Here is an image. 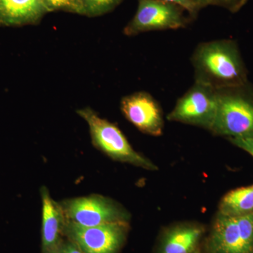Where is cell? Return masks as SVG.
I'll return each instance as SVG.
<instances>
[{"instance_id": "cell-1", "label": "cell", "mask_w": 253, "mask_h": 253, "mask_svg": "<svg viewBox=\"0 0 253 253\" xmlns=\"http://www.w3.org/2000/svg\"><path fill=\"white\" fill-rule=\"evenodd\" d=\"M191 62L194 82L215 90L242 85L249 82V71L234 40L200 43L191 55Z\"/></svg>"}, {"instance_id": "cell-2", "label": "cell", "mask_w": 253, "mask_h": 253, "mask_svg": "<svg viewBox=\"0 0 253 253\" xmlns=\"http://www.w3.org/2000/svg\"><path fill=\"white\" fill-rule=\"evenodd\" d=\"M217 91V106L211 131L230 138L253 136V85H242Z\"/></svg>"}, {"instance_id": "cell-3", "label": "cell", "mask_w": 253, "mask_h": 253, "mask_svg": "<svg viewBox=\"0 0 253 253\" xmlns=\"http://www.w3.org/2000/svg\"><path fill=\"white\" fill-rule=\"evenodd\" d=\"M77 113L89 126L91 143L96 149L114 161L151 170L157 169L154 163L131 147L116 124L101 118L90 107L78 109Z\"/></svg>"}, {"instance_id": "cell-4", "label": "cell", "mask_w": 253, "mask_h": 253, "mask_svg": "<svg viewBox=\"0 0 253 253\" xmlns=\"http://www.w3.org/2000/svg\"><path fill=\"white\" fill-rule=\"evenodd\" d=\"M68 222L91 227L116 222H129V212L121 205L99 194L71 198L59 202Z\"/></svg>"}, {"instance_id": "cell-5", "label": "cell", "mask_w": 253, "mask_h": 253, "mask_svg": "<svg viewBox=\"0 0 253 253\" xmlns=\"http://www.w3.org/2000/svg\"><path fill=\"white\" fill-rule=\"evenodd\" d=\"M193 18L184 8L163 0H138L134 16L123 29L126 36L151 31L177 30L187 27Z\"/></svg>"}, {"instance_id": "cell-6", "label": "cell", "mask_w": 253, "mask_h": 253, "mask_svg": "<svg viewBox=\"0 0 253 253\" xmlns=\"http://www.w3.org/2000/svg\"><path fill=\"white\" fill-rule=\"evenodd\" d=\"M217 91L194 82L168 114L169 121L204 127L211 131L217 112Z\"/></svg>"}, {"instance_id": "cell-7", "label": "cell", "mask_w": 253, "mask_h": 253, "mask_svg": "<svg viewBox=\"0 0 253 253\" xmlns=\"http://www.w3.org/2000/svg\"><path fill=\"white\" fill-rule=\"evenodd\" d=\"M129 232V222H116L91 227L66 221L65 236L83 253H119Z\"/></svg>"}, {"instance_id": "cell-8", "label": "cell", "mask_w": 253, "mask_h": 253, "mask_svg": "<svg viewBox=\"0 0 253 253\" xmlns=\"http://www.w3.org/2000/svg\"><path fill=\"white\" fill-rule=\"evenodd\" d=\"M208 250L210 253H253V212L239 217L219 214Z\"/></svg>"}, {"instance_id": "cell-9", "label": "cell", "mask_w": 253, "mask_h": 253, "mask_svg": "<svg viewBox=\"0 0 253 253\" xmlns=\"http://www.w3.org/2000/svg\"><path fill=\"white\" fill-rule=\"evenodd\" d=\"M121 110L125 118L139 131L151 136H161L164 127L162 109L149 92L136 91L123 97Z\"/></svg>"}, {"instance_id": "cell-10", "label": "cell", "mask_w": 253, "mask_h": 253, "mask_svg": "<svg viewBox=\"0 0 253 253\" xmlns=\"http://www.w3.org/2000/svg\"><path fill=\"white\" fill-rule=\"evenodd\" d=\"M41 253H55L66 239V219L59 202L51 198L49 189L42 186Z\"/></svg>"}, {"instance_id": "cell-11", "label": "cell", "mask_w": 253, "mask_h": 253, "mask_svg": "<svg viewBox=\"0 0 253 253\" xmlns=\"http://www.w3.org/2000/svg\"><path fill=\"white\" fill-rule=\"evenodd\" d=\"M48 13L43 0H0V27L36 26Z\"/></svg>"}, {"instance_id": "cell-12", "label": "cell", "mask_w": 253, "mask_h": 253, "mask_svg": "<svg viewBox=\"0 0 253 253\" xmlns=\"http://www.w3.org/2000/svg\"><path fill=\"white\" fill-rule=\"evenodd\" d=\"M202 234L197 226L174 228L165 236L160 253H194Z\"/></svg>"}, {"instance_id": "cell-13", "label": "cell", "mask_w": 253, "mask_h": 253, "mask_svg": "<svg viewBox=\"0 0 253 253\" xmlns=\"http://www.w3.org/2000/svg\"><path fill=\"white\" fill-rule=\"evenodd\" d=\"M220 214L239 217L253 212V185L233 190L223 198Z\"/></svg>"}, {"instance_id": "cell-14", "label": "cell", "mask_w": 253, "mask_h": 253, "mask_svg": "<svg viewBox=\"0 0 253 253\" xmlns=\"http://www.w3.org/2000/svg\"><path fill=\"white\" fill-rule=\"evenodd\" d=\"M123 0H81V16L98 17L111 12Z\"/></svg>"}, {"instance_id": "cell-15", "label": "cell", "mask_w": 253, "mask_h": 253, "mask_svg": "<svg viewBox=\"0 0 253 253\" xmlns=\"http://www.w3.org/2000/svg\"><path fill=\"white\" fill-rule=\"evenodd\" d=\"M201 10L208 6H219L233 14L239 12L249 0H191Z\"/></svg>"}, {"instance_id": "cell-16", "label": "cell", "mask_w": 253, "mask_h": 253, "mask_svg": "<svg viewBox=\"0 0 253 253\" xmlns=\"http://www.w3.org/2000/svg\"><path fill=\"white\" fill-rule=\"evenodd\" d=\"M49 12L64 11L81 14V0H43Z\"/></svg>"}, {"instance_id": "cell-17", "label": "cell", "mask_w": 253, "mask_h": 253, "mask_svg": "<svg viewBox=\"0 0 253 253\" xmlns=\"http://www.w3.org/2000/svg\"><path fill=\"white\" fill-rule=\"evenodd\" d=\"M229 140L237 147L249 153L253 157V136L230 138Z\"/></svg>"}, {"instance_id": "cell-18", "label": "cell", "mask_w": 253, "mask_h": 253, "mask_svg": "<svg viewBox=\"0 0 253 253\" xmlns=\"http://www.w3.org/2000/svg\"><path fill=\"white\" fill-rule=\"evenodd\" d=\"M168 2L176 4L184 8L193 18H196L200 11V9L191 0H163Z\"/></svg>"}, {"instance_id": "cell-19", "label": "cell", "mask_w": 253, "mask_h": 253, "mask_svg": "<svg viewBox=\"0 0 253 253\" xmlns=\"http://www.w3.org/2000/svg\"><path fill=\"white\" fill-rule=\"evenodd\" d=\"M55 253H83L77 245L66 238Z\"/></svg>"}, {"instance_id": "cell-20", "label": "cell", "mask_w": 253, "mask_h": 253, "mask_svg": "<svg viewBox=\"0 0 253 253\" xmlns=\"http://www.w3.org/2000/svg\"><path fill=\"white\" fill-rule=\"evenodd\" d=\"M194 253H199V252H198L197 250H196Z\"/></svg>"}]
</instances>
